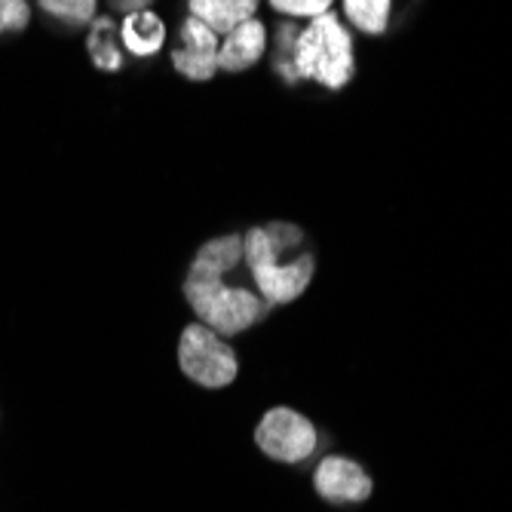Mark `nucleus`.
<instances>
[{
	"label": "nucleus",
	"mask_w": 512,
	"mask_h": 512,
	"mask_svg": "<svg viewBox=\"0 0 512 512\" xmlns=\"http://www.w3.org/2000/svg\"><path fill=\"white\" fill-rule=\"evenodd\" d=\"M184 298H188L200 322L218 335H240L252 329L255 322H261L270 310L261 295L227 286L221 273L194 264L188 270V279H184Z\"/></svg>",
	"instance_id": "f03ea898"
},
{
	"label": "nucleus",
	"mask_w": 512,
	"mask_h": 512,
	"mask_svg": "<svg viewBox=\"0 0 512 512\" xmlns=\"http://www.w3.org/2000/svg\"><path fill=\"white\" fill-rule=\"evenodd\" d=\"M304 240V230L295 224L273 221L267 227H255L246 234V264L258 286V295L270 304H289L301 298L313 279L316 261L313 255H298L295 261H279L286 252H295Z\"/></svg>",
	"instance_id": "f257e3e1"
},
{
	"label": "nucleus",
	"mask_w": 512,
	"mask_h": 512,
	"mask_svg": "<svg viewBox=\"0 0 512 512\" xmlns=\"http://www.w3.org/2000/svg\"><path fill=\"white\" fill-rule=\"evenodd\" d=\"M117 37H120V31H117L114 19H108V16L92 19L89 37H86L92 65L102 68V71H120L123 68V50H120Z\"/></svg>",
	"instance_id": "9b49d317"
},
{
	"label": "nucleus",
	"mask_w": 512,
	"mask_h": 512,
	"mask_svg": "<svg viewBox=\"0 0 512 512\" xmlns=\"http://www.w3.org/2000/svg\"><path fill=\"white\" fill-rule=\"evenodd\" d=\"M313 488L329 503H362L371 497L368 473L350 457H325L316 467Z\"/></svg>",
	"instance_id": "0eeeda50"
},
{
	"label": "nucleus",
	"mask_w": 512,
	"mask_h": 512,
	"mask_svg": "<svg viewBox=\"0 0 512 512\" xmlns=\"http://www.w3.org/2000/svg\"><path fill=\"white\" fill-rule=\"evenodd\" d=\"M353 37L335 13H322L298 31L295 43V74L325 89H344L353 80Z\"/></svg>",
	"instance_id": "7ed1b4c3"
},
{
	"label": "nucleus",
	"mask_w": 512,
	"mask_h": 512,
	"mask_svg": "<svg viewBox=\"0 0 512 512\" xmlns=\"http://www.w3.org/2000/svg\"><path fill=\"white\" fill-rule=\"evenodd\" d=\"M218 50V34L206 22L188 16L181 25V46L172 53V65L191 80H209L218 71Z\"/></svg>",
	"instance_id": "423d86ee"
},
{
	"label": "nucleus",
	"mask_w": 512,
	"mask_h": 512,
	"mask_svg": "<svg viewBox=\"0 0 512 512\" xmlns=\"http://www.w3.org/2000/svg\"><path fill=\"white\" fill-rule=\"evenodd\" d=\"M191 16L206 22L215 34H230L237 25L255 19L258 0H188Z\"/></svg>",
	"instance_id": "1a4fd4ad"
},
{
	"label": "nucleus",
	"mask_w": 512,
	"mask_h": 512,
	"mask_svg": "<svg viewBox=\"0 0 512 512\" xmlns=\"http://www.w3.org/2000/svg\"><path fill=\"white\" fill-rule=\"evenodd\" d=\"M120 37H123V46L138 56V59H148V56H157L166 43V25L160 16L142 10V13H132L123 19V28H120Z\"/></svg>",
	"instance_id": "9d476101"
},
{
	"label": "nucleus",
	"mask_w": 512,
	"mask_h": 512,
	"mask_svg": "<svg viewBox=\"0 0 512 512\" xmlns=\"http://www.w3.org/2000/svg\"><path fill=\"white\" fill-rule=\"evenodd\" d=\"M43 13L62 19L65 25H86L96 19V0H40Z\"/></svg>",
	"instance_id": "ddd939ff"
},
{
	"label": "nucleus",
	"mask_w": 512,
	"mask_h": 512,
	"mask_svg": "<svg viewBox=\"0 0 512 512\" xmlns=\"http://www.w3.org/2000/svg\"><path fill=\"white\" fill-rule=\"evenodd\" d=\"M270 7L292 19H316L322 13H329L332 0H270Z\"/></svg>",
	"instance_id": "2eb2a0df"
},
{
	"label": "nucleus",
	"mask_w": 512,
	"mask_h": 512,
	"mask_svg": "<svg viewBox=\"0 0 512 512\" xmlns=\"http://www.w3.org/2000/svg\"><path fill=\"white\" fill-rule=\"evenodd\" d=\"M267 50V28L258 19H249L243 25H237L230 31L218 50V68L240 74L246 68H252Z\"/></svg>",
	"instance_id": "6e6552de"
},
{
	"label": "nucleus",
	"mask_w": 512,
	"mask_h": 512,
	"mask_svg": "<svg viewBox=\"0 0 512 512\" xmlns=\"http://www.w3.org/2000/svg\"><path fill=\"white\" fill-rule=\"evenodd\" d=\"M178 365L194 384L221 390L227 384H234L237 378V356L230 350L218 332H212L209 325L197 322L188 325L178 341Z\"/></svg>",
	"instance_id": "20e7f679"
},
{
	"label": "nucleus",
	"mask_w": 512,
	"mask_h": 512,
	"mask_svg": "<svg viewBox=\"0 0 512 512\" xmlns=\"http://www.w3.org/2000/svg\"><path fill=\"white\" fill-rule=\"evenodd\" d=\"M393 0H344L347 19L365 34H384L390 25Z\"/></svg>",
	"instance_id": "f8f14e48"
},
{
	"label": "nucleus",
	"mask_w": 512,
	"mask_h": 512,
	"mask_svg": "<svg viewBox=\"0 0 512 512\" xmlns=\"http://www.w3.org/2000/svg\"><path fill=\"white\" fill-rule=\"evenodd\" d=\"M31 22V10L25 0H0V37L19 34Z\"/></svg>",
	"instance_id": "4468645a"
},
{
	"label": "nucleus",
	"mask_w": 512,
	"mask_h": 512,
	"mask_svg": "<svg viewBox=\"0 0 512 512\" xmlns=\"http://www.w3.org/2000/svg\"><path fill=\"white\" fill-rule=\"evenodd\" d=\"M258 448L279 463H301L316 451V427L295 408H273L261 417L255 430Z\"/></svg>",
	"instance_id": "39448f33"
},
{
	"label": "nucleus",
	"mask_w": 512,
	"mask_h": 512,
	"mask_svg": "<svg viewBox=\"0 0 512 512\" xmlns=\"http://www.w3.org/2000/svg\"><path fill=\"white\" fill-rule=\"evenodd\" d=\"M111 7H114L117 13H126V16H132V13H142V10H148V7H151V0H111Z\"/></svg>",
	"instance_id": "dca6fc26"
}]
</instances>
